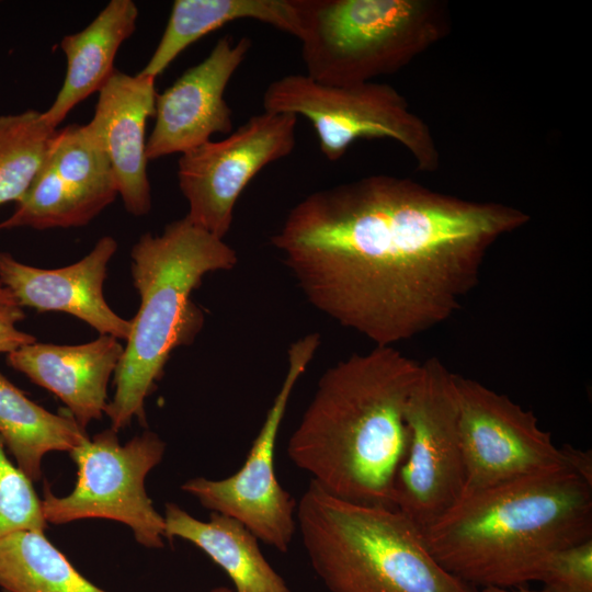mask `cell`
Returning a JSON list of instances; mask_svg holds the SVG:
<instances>
[{"label":"cell","instance_id":"9a60e30c","mask_svg":"<svg viewBox=\"0 0 592 592\" xmlns=\"http://www.w3.org/2000/svg\"><path fill=\"white\" fill-rule=\"evenodd\" d=\"M116 250V240L104 236L86 257L58 269L27 265L0 251V282L21 307L69 314L100 334L126 340L132 322L110 308L103 293L107 264Z\"/></svg>","mask_w":592,"mask_h":592},{"label":"cell","instance_id":"ba28073f","mask_svg":"<svg viewBox=\"0 0 592 592\" xmlns=\"http://www.w3.org/2000/svg\"><path fill=\"white\" fill-rule=\"evenodd\" d=\"M164 452V441L151 431L125 444L111 428L87 439L69 452L77 466L72 491L57 497L47 486L44 488L42 510L46 523L113 520L130 527L141 546L162 548L164 517L155 509L145 482Z\"/></svg>","mask_w":592,"mask_h":592},{"label":"cell","instance_id":"ac0fdd59","mask_svg":"<svg viewBox=\"0 0 592 592\" xmlns=\"http://www.w3.org/2000/svg\"><path fill=\"white\" fill-rule=\"evenodd\" d=\"M138 14L134 1L112 0L87 27L61 39L67 69L54 102L42 112L48 127L57 129L75 106L103 87L119 47L136 31Z\"/></svg>","mask_w":592,"mask_h":592},{"label":"cell","instance_id":"7c38bea8","mask_svg":"<svg viewBox=\"0 0 592 592\" xmlns=\"http://www.w3.org/2000/svg\"><path fill=\"white\" fill-rule=\"evenodd\" d=\"M296 125L294 114L264 111L226 138L210 139L182 153L178 182L189 204L185 217L224 239L248 183L264 167L287 157L295 148Z\"/></svg>","mask_w":592,"mask_h":592},{"label":"cell","instance_id":"277c9868","mask_svg":"<svg viewBox=\"0 0 592 592\" xmlns=\"http://www.w3.org/2000/svg\"><path fill=\"white\" fill-rule=\"evenodd\" d=\"M130 255L140 306L130 320L114 373V396L105 409L111 429L117 432L135 418L146 424V399L172 351L190 344L201 330L203 314L191 300L192 292L207 273L228 271L238 263L234 248L185 216L168 224L160 235H141Z\"/></svg>","mask_w":592,"mask_h":592},{"label":"cell","instance_id":"2e32d148","mask_svg":"<svg viewBox=\"0 0 592 592\" xmlns=\"http://www.w3.org/2000/svg\"><path fill=\"white\" fill-rule=\"evenodd\" d=\"M156 79L114 70L103 87L87 129L106 153L124 207L134 216L151 208L146 125L155 116Z\"/></svg>","mask_w":592,"mask_h":592},{"label":"cell","instance_id":"f1b7e54d","mask_svg":"<svg viewBox=\"0 0 592 592\" xmlns=\"http://www.w3.org/2000/svg\"><path fill=\"white\" fill-rule=\"evenodd\" d=\"M480 592H547L544 589L540 590H533L525 587H519L514 590L506 589V588H499V587H485Z\"/></svg>","mask_w":592,"mask_h":592},{"label":"cell","instance_id":"52a82bcc","mask_svg":"<svg viewBox=\"0 0 592 592\" xmlns=\"http://www.w3.org/2000/svg\"><path fill=\"white\" fill-rule=\"evenodd\" d=\"M262 100L264 111L307 118L329 161L342 158L358 139L384 138L401 145L420 171L440 168L441 155L430 126L389 84L328 86L306 73H292L272 81Z\"/></svg>","mask_w":592,"mask_h":592},{"label":"cell","instance_id":"4316f807","mask_svg":"<svg viewBox=\"0 0 592 592\" xmlns=\"http://www.w3.org/2000/svg\"><path fill=\"white\" fill-rule=\"evenodd\" d=\"M561 449L566 458L567 468L592 485L591 451H582L571 445H563Z\"/></svg>","mask_w":592,"mask_h":592},{"label":"cell","instance_id":"9c48e42d","mask_svg":"<svg viewBox=\"0 0 592 592\" xmlns=\"http://www.w3.org/2000/svg\"><path fill=\"white\" fill-rule=\"evenodd\" d=\"M452 373L439 358L421 363L406 407L407 455L395 482V508L422 532L463 498L466 473Z\"/></svg>","mask_w":592,"mask_h":592},{"label":"cell","instance_id":"7402d4cb","mask_svg":"<svg viewBox=\"0 0 592 592\" xmlns=\"http://www.w3.org/2000/svg\"><path fill=\"white\" fill-rule=\"evenodd\" d=\"M0 588L4 592H106L80 574L39 531H19L0 540Z\"/></svg>","mask_w":592,"mask_h":592},{"label":"cell","instance_id":"83f0119b","mask_svg":"<svg viewBox=\"0 0 592 592\" xmlns=\"http://www.w3.org/2000/svg\"><path fill=\"white\" fill-rule=\"evenodd\" d=\"M19 305L13 294L0 282V306ZM20 306V305H19Z\"/></svg>","mask_w":592,"mask_h":592},{"label":"cell","instance_id":"484cf974","mask_svg":"<svg viewBox=\"0 0 592 592\" xmlns=\"http://www.w3.org/2000/svg\"><path fill=\"white\" fill-rule=\"evenodd\" d=\"M22 307L0 306V353H11L21 346L36 342V338L21 331L16 325L24 319Z\"/></svg>","mask_w":592,"mask_h":592},{"label":"cell","instance_id":"8992f818","mask_svg":"<svg viewBox=\"0 0 592 592\" xmlns=\"http://www.w3.org/2000/svg\"><path fill=\"white\" fill-rule=\"evenodd\" d=\"M306 75L328 86L394 73L449 32L439 0H298Z\"/></svg>","mask_w":592,"mask_h":592},{"label":"cell","instance_id":"d4e9b609","mask_svg":"<svg viewBox=\"0 0 592 592\" xmlns=\"http://www.w3.org/2000/svg\"><path fill=\"white\" fill-rule=\"evenodd\" d=\"M538 582L547 592H592V538L554 553Z\"/></svg>","mask_w":592,"mask_h":592},{"label":"cell","instance_id":"5bb4252c","mask_svg":"<svg viewBox=\"0 0 592 592\" xmlns=\"http://www.w3.org/2000/svg\"><path fill=\"white\" fill-rule=\"evenodd\" d=\"M251 44L248 37H220L201 62L157 93L155 125L146 147L148 160L182 155L215 134L232 130V111L224 95Z\"/></svg>","mask_w":592,"mask_h":592},{"label":"cell","instance_id":"8fae6325","mask_svg":"<svg viewBox=\"0 0 592 592\" xmlns=\"http://www.w3.org/2000/svg\"><path fill=\"white\" fill-rule=\"evenodd\" d=\"M454 385L466 473L463 498L567 468L561 447L539 426L532 411L475 379L455 374Z\"/></svg>","mask_w":592,"mask_h":592},{"label":"cell","instance_id":"e0dca14e","mask_svg":"<svg viewBox=\"0 0 592 592\" xmlns=\"http://www.w3.org/2000/svg\"><path fill=\"white\" fill-rule=\"evenodd\" d=\"M123 352L118 339L100 334L76 345L34 342L7 354V363L58 397L86 429L105 413L107 384Z\"/></svg>","mask_w":592,"mask_h":592},{"label":"cell","instance_id":"44dd1931","mask_svg":"<svg viewBox=\"0 0 592 592\" xmlns=\"http://www.w3.org/2000/svg\"><path fill=\"white\" fill-rule=\"evenodd\" d=\"M0 439L16 467L36 482L42 478V463L47 453H69L89 435L70 413L62 415L46 410L0 371Z\"/></svg>","mask_w":592,"mask_h":592},{"label":"cell","instance_id":"5b68a950","mask_svg":"<svg viewBox=\"0 0 592 592\" xmlns=\"http://www.w3.org/2000/svg\"><path fill=\"white\" fill-rule=\"evenodd\" d=\"M296 527L330 592H480L447 572L396 508L346 501L310 481L296 504Z\"/></svg>","mask_w":592,"mask_h":592},{"label":"cell","instance_id":"3957f363","mask_svg":"<svg viewBox=\"0 0 592 592\" xmlns=\"http://www.w3.org/2000/svg\"><path fill=\"white\" fill-rule=\"evenodd\" d=\"M423 535L462 581L524 587L554 553L592 538V485L567 468L519 478L464 497Z\"/></svg>","mask_w":592,"mask_h":592},{"label":"cell","instance_id":"cb8c5ba5","mask_svg":"<svg viewBox=\"0 0 592 592\" xmlns=\"http://www.w3.org/2000/svg\"><path fill=\"white\" fill-rule=\"evenodd\" d=\"M42 499L33 482L12 463L0 439V540L19 531L44 532Z\"/></svg>","mask_w":592,"mask_h":592},{"label":"cell","instance_id":"d6986e66","mask_svg":"<svg viewBox=\"0 0 592 592\" xmlns=\"http://www.w3.org/2000/svg\"><path fill=\"white\" fill-rule=\"evenodd\" d=\"M166 539H184L203 550L231 580L234 592H292L264 557L259 538L238 520L212 512L195 519L175 503L164 511Z\"/></svg>","mask_w":592,"mask_h":592},{"label":"cell","instance_id":"4fadbf2b","mask_svg":"<svg viewBox=\"0 0 592 592\" xmlns=\"http://www.w3.org/2000/svg\"><path fill=\"white\" fill-rule=\"evenodd\" d=\"M118 194L110 160L84 125L52 135L43 162L0 230L81 227Z\"/></svg>","mask_w":592,"mask_h":592},{"label":"cell","instance_id":"f546056e","mask_svg":"<svg viewBox=\"0 0 592 592\" xmlns=\"http://www.w3.org/2000/svg\"><path fill=\"white\" fill-rule=\"evenodd\" d=\"M209 592H234V590L228 587L220 585L212 589Z\"/></svg>","mask_w":592,"mask_h":592},{"label":"cell","instance_id":"ffe728a7","mask_svg":"<svg viewBox=\"0 0 592 592\" xmlns=\"http://www.w3.org/2000/svg\"><path fill=\"white\" fill-rule=\"evenodd\" d=\"M240 20H255L300 36L298 0H175L162 36L139 73L156 79L190 45Z\"/></svg>","mask_w":592,"mask_h":592},{"label":"cell","instance_id":"30bf717a","mask_svg":"<svg viewBox=\"0 0 592 592\" xmlns=\"http://www.w3.org/2000/svg\"><path fill=\"white\" fill-rule=\"evenodd\" d=\"M319 344V334L309 333L289 346L288 366L281 388L242 466L224 479L196 477L181 486L202 506L238 520L262 543L281 553L288 551L297 531V502L276 477L275 445L292 392Z\"/></svg>","mask_w":592,"mask_h":592},{"label":"cell","instance_id":"7a4b0ae2","mask_svg":"<svg viewBox=\"0 0 592 592\" xmlns=\"http://www.w3.org/2000/svg\"><path fill=\"white\" fill-rule=\"evenodd\" d=\"M420 369L394 346L330 366L288 440V458L334 497L395 508L409 443L406 407Z\"/></svg>","mask_w":592,"mask_h":592},{"label":"cell","instance_id":"603a6c76","mask_svg":"<svg viewBox=\"0 0 592 592\" xmlns=\"http://www.w3.org/2000/svg\"><path fill=\"white\" fill-rule=\"evenodd\" d=\"M55 130L36 110L0 115V205L26 192Z\"/></svg>","mask_w":592,"mask_h":592},{"label":"cell","instance_id":"6da1fadb","mask_svg":"<svg viewBox=\"0 0 592 592\" xmlns=\"http://www.w3.org/2000/svg\"><path fill=\"white\" fill-rule=\"evenodd\" d=\"M528 220L506 204L378 174L307 195L271 243L315 308L394 346L451 318L488 250Z\"/></svg>","mask_w":592,"mask_h":592}]
</instances>
